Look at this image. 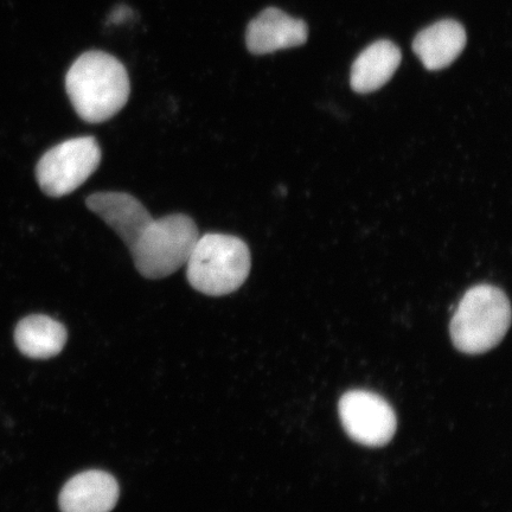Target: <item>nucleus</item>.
Instances as JSON below:
<instances>
[{
	"label": "nucleus",
	"mask_w": 512,
	"mask_h": 512,
	"mask_svg": "<svg viewBox=\"0 0 512 512\" xmlns=\"http://www.w3.org/2000/svg\"><path fill=\"white\" fill-rule=\"evenodd\" d=\"M119 499V485L110 473L98 470L76 475L63 486L62 512H111Z\"/></svg>",
	"instance_id": "1a4fd4ad"
},
{
	"label": "nucleus",
	"mask_w": 512,
	"mask_h": 512,
	"mask_svg": "<svg viewBox=\"0 0 512 512\" xmlns=\"http://www.w3.org/2000/svg\"><path fill=\"white\" fill-rule=\"evenodd\" d=\"M338 411L345 432L364 446L388 444L398 427V420L389 403L367 390L345 393L339 400Z\"/></svg>",
	"instance_id": "423d86ee"
},
{
	"label": "nucleus",
	"mask_w": 512,
	"mask_h": 512,
	"mask_svg": "<svg viewBox=\"0 0 512 512\" xmlns=\"http://www.w3.org/2000/svg\"><path fill=\"white\" fill-rule=\"evenodd\" d=\"M86 204L119 235L128 248L137 242L153 220L143 204L125 192H98L89 196Z\"/></svg>",
	"instance_id": "6e6552de"
},
{
	"label": "nucleus",
	"mask_w": 512,
	"mask_h": 512,
	"mask_svg": "<svg viewBox=\"0 0 512 512\" xmlns=\"http://www.w3.org/2000/svg\"><path fill=\"white\" fill-rule=\"evenodd\" d=\"M402 60L401 50L393 42L377 41L357 57L351 68L350 85L358 94L379 91L392 80Z\"/></svg>",
	"instance_id": "9b49d317"
},
{
	"label": "nucleus",
	"mask_w": 512,
	"mask_h": 512,
	"mask_svg": "<svg viewBox=\"0 0 512 512\" xmlns=\"http://www.w3.org/2000/svg\"><path fill=\"white\" fill-rule=\"evenodd\" d=\"M309 37V28L302 19L293 18L277 8H268L249 23L247 48L254 55L303 46Z\"/></svg>",
	"instance_id": "0eeeda50"
},
{
	"label": "nucleus",
	"mask_w": 512,
	"mask_h": 512,
	"mask_svg": "<svg viewBox=\"0 0 512 512\" xmlns=\"http://www.w3.org/2000/svg\"><path fill=\"white\" fill-rule=\"evenodd\" d=\"M101 162V149L93 137L67 140L44 153L36 168L37 182L44 194H72L91 177Z\"/></svg>",
	"instance_id": "39448f33"
},
{
	"label": "nucleus",
	"mask_w": 512,
	"mask_h": 512,
	"mask_svg": "<svg viewBox=\"0 0 512 512\" xmlns=\"http://www.w3.org/2000/svg\"><path fill=\"white\" fill-rule=\"evenodd\" d=\"M511 306L501 288L478 285L464 294L451 320V338L459 351L480 355L497 347L510 328Z\"/></svg>",
	"instance_id": "f03ea898"
},
{
	"label": "nucleus",
	"mask_w": 512,
	"mask_h": 512,
	"mask_svg": "<svg viewBox=\"0 0 512 512\" xmlns=\"http://www.w3.org/2000/svg\"><path fill=\"white\" fill-rule=\"evenodd\" d=\"M198 239L196 223L187 215L152 220L130 248L134 265L147 279L169 277L187 265Z\"/></svg>",
	"instance_id": "20e7f679"
},
{
	"label": "nucleus",
	"mask_w": 512,
	"mask_h": 512,
	"mask_svg": "<svg viewBox=\"0 0 512 512\" xmlns=\"http://www.w3.org/2000/svg\"><path fill=\"white\" fill-rule=\"evenodd\" d=\"M251 252L232 235L207 234L198 239L187 262V277L196 291L221 297L245 283L251 272Z\"/></svg>",
	"instance_id": "7ed1b4c3"
},
{
	"label": "nucleus",
	"mask_w": 512,
	"mask_h": 512,
	"mask_svg": "<svg viewBox=\"0 0 512 512\" xmlns=\"http://www.w3.org/2000/svg\"><path fill=\"white\" fill-rule=\"evenodd\" d=\"M67 330L57 320L32 315L21 320L15 331V342L23 355L36 360L59 355L67 342Z\"/></svg>",
	"instance_id": "f8f14e48"
},
{
	"label": "nucleus",
	"mask_w": 512,
	"mask_h": 512,
	"mask_svg": "<svg viewBox=\"0 0 512 512\" xmlns=\"http://www.w3.org/2000/svg\"><path fill=\"white\" fill-rule=\"evenodd\" d=\"M467 36L462 24L444 19L416 35L413 50L431 72L450 67L466 47Z\"/></svg>",
	"instance_id": "9d476101"
},
{
	"label": "nucleus",
	"mask_w": 512,
	"mask_h": 512,
	"mask_svg": "<svg viewBox=\"0 0 512 512\" xmlns=\"http://www.w3.org/2000/svg\"><path fill=\"white\" fill-rule=\"evenodd\" d=\"M66 89L82 120L100 124L123 110L131 85L124 64L104 51L82 54L68 70Z\"/></svg>",
	"instance_id": "f257e3e1"
},
{
	"label": "nucleus",
	"mask_w": 512,
	"mask_h": 512,
	"mask_svg": "<svg viewBox=\"0 0 512 512\" xmlns=\"http://www.w3.org/2000/svg\"><path fill=\"white\" fill-rule=\"evenodd\" d=\"M132 16L131 9L126 8V6L121 5L119 8H115L110 16V22L117 24L120 22H124L126 18Z\"/></svg>",
	"instance_id": "ddd939ff"
}]
</instances>
